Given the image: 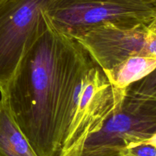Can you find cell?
<instances>
[{"label":"cell","mask_w":156,"mask_h":156,"mask_svg":"<svg viewBox=\"0 0 156 156\" xmlns=\"http://www.w3.org/2000/svg\"><path fill=\"white\" fill-rule=\"evenodd\" d=\"M44 21L9 84L6 98L15 122L37 156H56L70 78L85 50L44 12Z\"/></svg>","instance_id":"6da1fadb"},{"label":"cell","mask_w":156,"mask_h":156,"mask_svg":"<svg viewBox=\"0 0 156 156\" xmlns=\"http://www.w3.org/2000/svg\"><path fill=\"white\" fill-rule=\"evenodd\" d=\"M126 89L114 87L85 50L74 69L62 108L56 156H80L88 138L121 106Z\"/></svg>","instance_id":"7a4b0ae2"},{"label":"cell","mask_w":156,"mask_h":156,"mask_svg":"<svg viewBox=\"0 0 156 156\" xmlns=\"http://www.w3.org/2000/svg\"><path fill=\"white\" fill-rule=\"evenodd\" d=\"M45 12L56 28L73 38L101 24L133 28L156 18L155 8L140 0H55Z\"/></svg>","instance_id":"3957f363"},{"label":"cell","mask_w":156,"mask_h":156,"mask_svg":"<svg viewBox=\"0 0 156 156\" xmlns=\"http://www.w3.org/2000/svg\"><path fill=\"white\" fill-rule=\"evenodd\" d=\"M55 0H6L0 5V95L6 97L27 48Z\"/></svg>","instance_id":"277c9868"},{"label":"cell","mask_w":156,"mask_h":156,"mask_svg":"<svg viewBox=\"0 0 156 156\" xmlns=\"http://www.w3.org/2000/svg\"><path fill=\"white\" fill-rule=\"evenodd\" d=\"M156 132V100L127 96L120 108L90 136L80 156H112Z\"/></svg>","instance_id":"5b68a950"},{"label":"cell","mask_w":156,"mask_h":156,"mask_svg":"<svg viewBox=\"0 0 156 156\" xmlns=\"http://www.w3.org/2000/svg\"><path fill=\"white\" fill-rule=\"evenodd\" d=\"M149 25L125 28L104 24L91 28L74 38L102 70H108L131 56H147Z\"/></svg>","instance_id":"8992f818"},{"label":"cell","mask_w":156,"mask_h":156,"mask_svg":"<svg viewBox=\"0 0 156 156\" xmlns=\"http://www.w3.org/2000/svg\"><path fill=\"white\" fill-rule=\"evenodd\" d=\"M0 156H37L15 122L6 97H0Z\"/></svg>","instance_id":"52a82bcc"},{"label":"cell","mask_w":156,"mask_h":156,"mask_svg":"<svg viewBox=\"0 0 156 156\" xmlns=\"http://www.w3.org/2000/svg\"><path fill=\"white\" fill-rule=\"evenodd\" d=\"M156 68V57L134 55L108 70H104L112 85L126 89L143 79Z\"/></svg>","instance_id":"ba28073f"},{"label":"cell","mask_w":156,"mask_h":156,"mask_svg":"<svg viewBox=\"0 0 156 156\" xmlns=\"http://www.w3.org/2000/svg\"><path fill=\"white\" fill-rule=\"evenodd\" d=\"M126 94L133 97L156 100V68L143 79L126 89Z\"/></svg>","instance_id":"9c48e42d"},{"label":"cell","mask_w":156,"mask_h":156,"mask_svg":"<svg viewBox=\"0 0 156 156\" xmlns=\"http://www.w3.org/2000/svg\"><path fill=\"white\" fill-rule=\"evenodd\" d=\"M129 156H156V147L146 142L130 144L124 149Z\"/></svg>","instance_id":"30bf717a"},{"label":"cell","mask_w":156,"mask_h":156,"mask_svg":"<svg viewBox=\"0 0 156 156\" xmlns=\"http://www.w3.org/2000/svg\"><path fill=\"white\" fill-rule=\"evenodd\" d=\"M146 53L148 56L156 57V32L149 25Z\"/></svg>","instance_id":"8fae6325"},{"label":"cell","mask_w":156,"mask_h":156,"mask_svg":"<svg viewBox=\"0 0 156 156\" xmlns=\"http://www.w3.org/2000/svg\"><path fill=\"white\" fill-rule=\"evenodd\" d=\"M146 142V143L151 144V145H154V146L156 147V132L154 135H152L149 139H146V141H143V142Z\"/></svg>","instance_id":"7c38bea8"},{"label":"cell","mask_w":156,"mask_h":156,"mask_svg":"<svg viewBox=\"0 0 156 156\" xmlns=\"http://www.w3.org/2000/svg\"><path fill=\"white\" fill-rule=\"evenodd\" d=\"M140 1L146 3L151 6H153L156 9V0H140Z\"/></svg>","instance_id":"4fadbf2b"},{"label":"cell","mask_w":156,"mask_h":156,"mask_svg":"<svg viewBox=\"0 0 156 156\" xmlns=\"http://www.w3.org/2000/svg\"><path fill=\"white\" fill-rule=\"evenodd\" d=\"M149 25H150V27L152 28L153 29L155 32H156V18H155V19L154 20V21H152L150 24H149Z\"/></svg>","instance_id":"5bb4252c"},{"label":"cell","mask_w":156,"mask_h":156,"mask_svg":"<svg viewBox=\"0 0 156 156\" xmlns=\"http://www.w3.org/2000/svg\"><path fill=\"white\" fill-rule=\"evenodd\" d=\"M112 156H129V155H128V154H126V153L124 152V151H123V152L119 153V154H114V155H112Z\"/></svg>","instance_id":"9a60e30c"},{"label":"cell","mask_w":156,"mask_h":156,"mask_svg":"<svg viewBox=\"0 0 156 156\" xmlns=\"http://www.w3.org/2000/svg\"><path fill=\"white\" fill-rule=\"evenodd\" d=\"M6 0H0V5L2 4V3H3L4 2H5Z\"/></svg>","instance_id":"2e32d148"}]
</instances>
